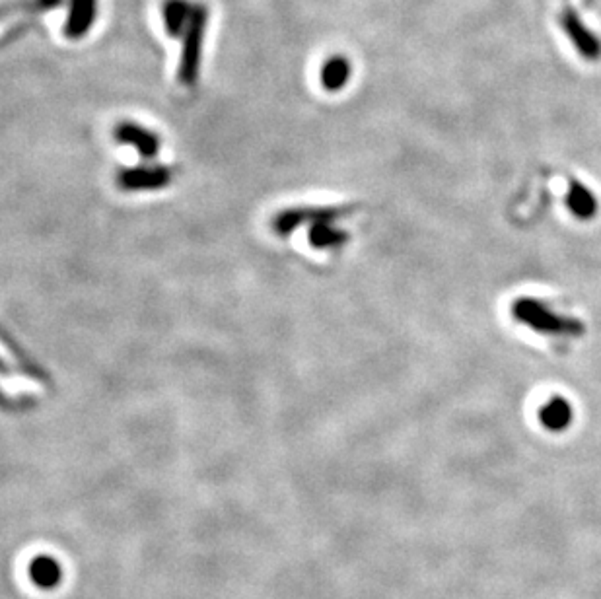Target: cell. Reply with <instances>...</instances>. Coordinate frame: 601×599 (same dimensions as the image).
Masks as SVG:
<instances>
[{
    "instance_id": "5",
    "label": "cell",
    "mask_w": 601,
    "mask_h": 599,
    "mask_svg": "<svg viewBox=\"0 0 601 599\" xmlns=\"http://www.w3.org/2000/svg\"><path fill=\"white\" fill-rule=\"evenodd\" d=\"M172 172L168 168H137L129 170L119 177V185L127 191H141V189H158L164 187L170 179Z\"/></svg>"
},
{
    "instance_id": "6",
    "label": "cell",
    "mask_w": 601,
    "mask_h": 599,
    "mask_svg": "<svg viewBox=\"0 0 601 599\" xmlns=\"http://www.w3.org/2000/svg\"><path fill=\"white\" fill-rule=\"evenodd\" d=\"M193 4L187 0H164L162 4V20H164V30L168 37L183 36L187 22L191 18Z\"/></svg>"
},
{
    "instance_id": "7",
    "label": "cell",
    "mask_w": 601,
    "mask_h": 599,
    "mask_svg": "<svg viewBox=\"0 0 601 599\" xmlns=\"http://www.w3.org/2000/svg\"><path fill=\"white\" fill-rule=\"evenodd\" d=\"M349 76H351V63L345 57L327 59L319 71L321 86L329 92H337V90L345 88V84L349 82Z\"/></svg>"
},
{
    "instance_id": "2",
    "label": "cell",
    "mask_w": 601,
    "mask_h": 599,
    "mask_svg": "<svg viewBox=\"0 0 601 599\" xmlns=\"http://www.w3.org/2000/svg\"><path fill=\"white\" fill-rule=\"evenodd\" d=\"M559 24L584 59H588V61L600 59V39L584 26V22L580 20L578 12L572 6H563V10L559 14Z\"/></svg>"
},
{
    "instance_id": "8",
    "label": "cell",
    "mask_w": 601,
    "mask_h": 599,
    "mask_svg": "<svg viewBox=\"0 0 601 599\" xmlns=\"http://www.w3.org/2000/svg\"><path fill=\"white\" fill-rule=\"evenodd\" d=\"M30 576L39 588H55L61 584L63 568L51 557H37L30 564Z\"/></svg>"
},
{
    "instance_id": "11",
    "label": "cell",
    "mask_w": 601,
    "mask_h": 599,
    "mask_svg": "<svg viewBox=\"0 0 601 599\" xmlns=\"http://www.w3.org/2000/svg\"><path fill=\"white\" fill-rule=\"evenodd\" d=\"M0 339H2V341H4V343H6V345H8V349H10V351H12V353L18 354V356H20V358H22V360H24V364H26V366H28V368H32V364H28V362H26V356H24V353H22V351H20V349H18V345H16V341H12V339H10V337H8V335H4V333H2V327H0Z\"/></svg>"
},
{
    "instance_id": "1",
    "label": "cell",
    "mask_w": 601,
    "mask_h": 599,
    "mask_svg": "<svg viewBox=\"0 0 601 599\" xmlns=\"http://www.w3.org/2000/svg\"><path fill=\"white\" fill-rule=\"evenodd\" d=\"M209 24V8L203 2H195L191 10V18L187 22V28L183 32V47L179 57V69L177 78L183 86H195L201 72V61H203V43H205V32Z\"/></svg>"
},
{
    "instance_id": "3",
    "label": "cell",
    "mask_w": 601,
    "mask_h": 599,
    "mask_svg": "<svg viewBox=\"0 0 601 599\" xmlns=\"http://www.w3.org/2000/svg\"><path fill=\"white\" fill-rule=\"evenodd\" d=\"M113 135L121 144H129L135 150H139V154L144 158H152L160 152V137L137 123H119Z\"/></svg>"
},
{
    "instance_id": "10",
    "label": "cell",
    "mask_w": 601,
    "mask_h": 599,
    "mask_svg": "<svg viewBox=\"0 0 601 599\" xmlns=\"http://www.w3.org/2000/svg\"><path fill=\"white\" fill-rule=\"evenodd\" d=\"M541 419L549 428H563L570 419V411L563 401H553L551 405H547L541 413Z\"/></svg>"
},
{
    "instance_id": "4",
    "label": "cell",
    "mask_w": 601,
    "mask_h": 599,
    "mask_svg": "<svg viewBox=\"0 0 601 599\" xmlns=\"http://www.w3.org/2000/svg\"><path fill=\"white\" fill-rule=\"evenodd\" d=\"M98 16V0H71L69 16L65 22V36L82 39L90 32Z\"/></svg>"
},
{
    "instance_id": "9",
    "label": "cell",
    "mask_w": 601,
    "mask_h": 599,
    "mask_svg": "<svg viewBox=\"0 0 601 599\" xmlns=\"http://www.w3.org/2000/svg\"><path fill=\"white\" fill-rule=\"evenodd\" d=\"M65 0H18L0 8V20L14 16V14H45L57 10Z\"/></svg>"
}]
</instances>
